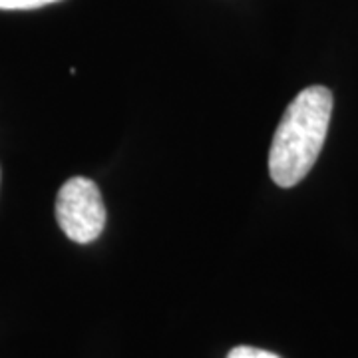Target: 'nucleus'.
Segmentation results:
<instances>
[{
	"mask_svg": "<svg viewBox=\"0 0 358 358\" xmlns=\"http://www.w3.org/2000/svg\"><path fill=\"white\" fill-rule=\"evenodd\" d=\"M56 219L70 241L80 245L96 241L106 225V205L100 187L92 179H68L56 197Z\"/></svg>",
	"mask_w": 358,
	"mask_h": 358,
	"instance_id": "f03ea898",
	"label": "nucleus"
},
{
	"mask_svg": "<svg viewBox=\"0 0 358 358\" xmlns=\"http://www.w3.org/2000/svg\"><path fill=\"white\" fill-rule=\"evenodd\" d=\"M227 358H281L268 350H261V348H253V346H237L229 352Z\"/></svg>",
	"mask_w": 358,
	"mask_h": 358,
	"instance_id": "20e7f679",
	"label": "nucleus"
},
{
	"mask_svg": "<svg viewBox=\"0 0 358 358\" xmlns=\"http://www.w3.org/2000/svg\"><path fill=\"white\" fill-rule=\"evenodd\" d=\"M60 0H0V10H34Z\"/></svg>",
	"mask_w": 358,
	"mask_h": 358,
	"instance_id": "7ed1b4c3",
	"label": "nucleus"
},
{
	"mask_svg": "<svg viewBox=\"0 0 358 358\" xmlns=\"http://www.w3.org/2000/svg\"><path fill=\"white\" fill-rule=\"evenodd\" d=\"M331 114L333 94L324 86H308L289 103L268 150V173L279 187L307 178L327 140Z\"/></svg>",
	"mask_w": 358,
	"mask_h": 358,
	"instance_id": "f257e3e1",
	"label": "nucleus"
}]
</instances>
